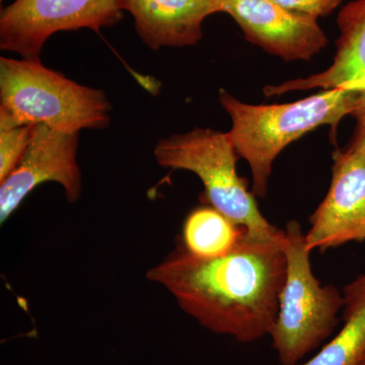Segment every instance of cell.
<instances>
[{
  "mask_svg": "<svg viewBox=\"0 0 365 365\" xmlns=\"http://www.w3.org/2000/svg\"><path fill=\"white\" fill-rule=\"evenodd\" d=\"M285 244V234L268 237L247 230L230 253L202 258L181 242L146 278L204 328L251 343L269 335L277 319L287 277Z\"/></svg>",
  "mask_w": 365,
  "mask_h": 365,
  "instance_id": "6da1fadb",
  "label": "cell"
},
{
  "mask_svg": "<svg viewBox=\"0 0 365 365\" xmlns=\"http://www.w3.org/2000/svg\"><path fill=\"white\" fill-rule=\"evenodd\" d=\"M359 88H338L281 105H248L225 91L220 102L232 118L227 132L237 155L248 162L253 176V194L264 198L272 165L288 144L321 125L333 130L356 107Z\"/></svg>",
  "mask_w": 365,
  "mask_h": 365,
  "instance_id": "7a4b0ae2",
  "label": "cell"
},
{
  "mask_svg": "<svg viewBox=\"0 0 365 365\" xmlns=\"http://www.w3.org/2000/svg\"><path fill=\"white\" fill-rule=\"evenodd\" d=\"M105 91L81 86L40 58H0V127L44 125L79 133L111 122Z\"/></svg>",
  "mask_w": 365,
  "mask_h": 365,
  "instance_id": "3957f363",
  "label": "cell"
},
{
  "mask_svg": "<svg viewBox=\"0 0 365 365\" xmlns=\"http://www.w3.org/2000/svg\"><path fill=\"white\" fill-rule=\"evenodd\" d=\"M285 235L287 277L269 336L280 364L297 365L332 335L344 297L333 285H322L317 279L309 260L312 252L299 223L288 222Z\"/></svg>",
  "mask_w": 365,
  "mask_h": 365,
  "instance_id": "277c9868",
  "label": "cell"
},
{
  "mask_svg": "<svg viewBox=\"0 0 365 365\" xmlns=\"http://www.w3.org/2000/svg\"><path fill=\"white\" fill-rule=\"evenodd\" d=\"M155 157L160 167L193 172L204 185L206 202L254 234L279 237V230L262 215L246 180L237 173V151L228 133L196 128L158 140Z\"/></svg>",
  "mask_w": 365,
  "mask_h": 365,
  "instance_id": "5b68a950",
  "label": "cell"
},
{
  "mask_svg": "<svg viewBox=\"0 0 365 365\" xmlns=\"http://www.w3.org/2000/svg\"><path fill=\"white\" fill-rule=\"evenodd\" d=\"M117 0H14L0 14V48L40 58L46 41L62 31L98 32L119 23Z\"/></svg>",
  "mask_w": 365,
  "mask_h": 365,
  "instance_id": "8992f818",
  "label": "cell"
},
{
  "mask_svg": "<svg viewBox=\"0 0 365 365\" xmlns=\"http://www.w3.org/2000/svg\"><path fill=\"white\" fill-rule=\"evenodd\" d=\"M78 133L53 130L36 125L32 141L16 170L0 182V222L4 225L36 187L55 182L64 189L68 202L81 195L78 163Z\"/></svg>",
  "mask_w": 365,
  "mask_h": 365,
  "instance_id": "52a82bcc",
  "label": "cell"
},
{
  "mask_svg": "<svg viewBox=\"0 0 365 365\" xmlns=\"http://www.w3.org/2000/svg\"><path fill=\"white\" fill-rule=\"evenodd\" d=\"M333 160L330 189L304 235L311 252L365 241V153L338 150Z\"/></svg>",
  "mask_w": 365,
  "mask_h": 365,
  "instance_id": "ba28073f",
  "label": "cell"
},
{
  "mask_svg": "<svg viewBox=\"0 0 365 365\" xmlns=\"http://www.w3.org/2000/svg\"><path fill=\"white\" fill-rule=\"evenodd\" d=\"M220 13L230 14L246 39L285 60H307L326 47L316 18L289 11L273 0H216Z\"/></svg>",
  "mask_w": 365,
  "mask_h": 365,
  "instance_id": "9c48e42d",
  "label": "cell"
},
{
  "mask_svg": "<svg viewBox=\"0 0 365 365\" xmlns=\"http://www.w3.org/2000/svg\"><path fill=\"white\" fill-rule=\"evenodd\" d=\"M132 14L136 32L151 50L195 45L202 38L203 21L220 13L216 0H117Z\"/></svg>",
  "mask_w": 365,
  "mask_h": 365,
  "instance_id": "30bf717a",
  "label": "cell"
},
{
  "mask_svg": "<svg viewBox=\"0 0 365 365\" xmlns=\"http://www.w3.org/2000/svg\"><path fill=\"white\" fill-rule=\"evenodd\" d=\"M340 30L332 66L307 78L294 79L264 88L267 97L292 91L321 88H362L365 86V0H355L341 9L337 18Z\"/></svg>",
  "mask_w": 365,
  "mask_h": 365,
  "instance_id": "8fae6325",
  "label": "cell"
},
{
  "mask_svg": "<svg viewBox=\"0 0 365 365\" xmlns=\"http://www.w3.org/2000/svg\"><path fill=\"white\" fill-rule=\"evenodd\" d=\"M339 333L302 365H359L365 354V274L343 289Z\"/></svg>",
  "mask_w": 365,
  "mask_h": 365,
  "instance_id": "7c38bea8",
  "label": "cell"
},
{
  "mask_svg": "<svg viewBox=\"0 0 365 365\" xmlns=\"http://www.w3.org/2000/svg\"><path fill=\"white\" fill-rule=\"evenodd\" d=\"M246 230L212 206L198 207L185 220L182 244L195 256L215 258L234 250Z\"/></svg>",
  "mask_w": 365,
  "mask_h": 365,
  "instance_id": "4fadbf2b",
  "label": "cell"
},
{
  "mask_svg": "<svg viewBox=\"0 0 365 365\" xmlns=\"http://www.w3.org/2000/svg\"><path fill=\"white\" fill-rule=\"evenodd\" d=\"M35 126L0 127V182L21 163L32 141Z\"/></svg>",
  "mask_w": 365,
  "mask_h": 365,
  "instance_id": "5bb4252c",
  "label": "cell"
},
{
  "mask_svg": "<svg viewBox=\"0 0 365 365\" xmlns=\"http://www.w3.org/2000/svg\"><path fill=\"white\" fill-rule=\"evenodd\" d=\"M281 6L318 19L332 13L342 0H273Z\"/></svg>",
  "mask_w": 365,
  "mask_h": 365,
  "instance_id": "9a60e30c",
  "label": "cell"
},
{
  "mask_svg": "<svg viewBox=\"0 0 365 365\" xmlns=\"http://www.w3.org/2000/svg\"><path fill=\"white\" fill-rule=\"evenodd\" d=\"M351 115L355 117L357 123L351 141L346 150L352 153H365V86L359 88L356 107Z\"/></svg>",
  "mask_w": 365,
  "mask_h": 365,
  "instance_id": "2e32d148",
  "label": "cell"
},
{
  "mask_svg": "<svg viewBox=\"0 0 365 365\" xmlns=\"http://www.w3.org/2000/svg\"><path fill=\"white\" fill-rule=\"evenodd\" d=\"M359 365H365V354L364 359H362L361 362H360Z\"/></svg>",
  "mask_w": 365,
  "mask_h": 365,
  "instance_id": "e0dca14e",
  "label": "cell"
}]
</instances>
